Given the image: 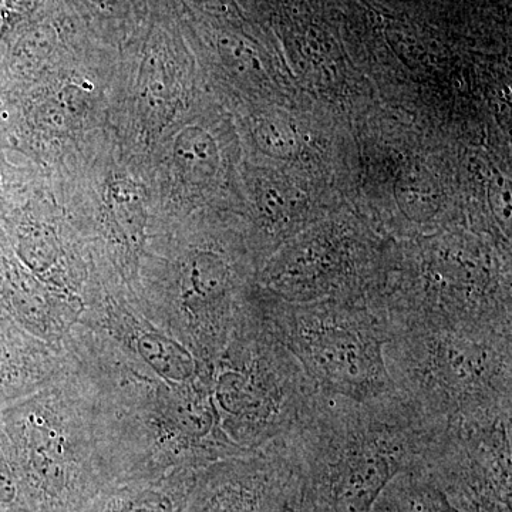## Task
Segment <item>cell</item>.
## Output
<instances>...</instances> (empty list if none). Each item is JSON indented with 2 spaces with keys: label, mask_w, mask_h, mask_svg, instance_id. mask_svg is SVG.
<instances>
[{
  "label": "cell",
  "mask_w": 512,
  "mask_h": 512,
  "mask_svg": "<svg viewBox=\"0 0 512 512\" xmlns=\"http://www.w3.org/2000/svg\"><path fill=\"white\" fill-rule=\"evenodd\" d=\"M443 427L399 393L370 403L318 396L278 440L299 512H370L394 477L426 461Z\"/></svg>",
  "instance_id": "1"
},
{
  "label": "cell",
  "mask_w": 512,
  "mask_h": 512,
  "mask_svg": "<svg viewBox=\"0 0 512 512\" xmlns=\"http://www.w3.org/2000/svg\"><path fill=\"white\" fill-rule=\"evenodd\" d=\"M394 389L441 427L512 413V325L389 323Z\"/></svg>",
  "instance_id": "2"
},
{
  "label": "cell",
  "mask_w": 512,
  "mask_h": 512,
  "mask_svg": "<svg viewBox=\"0 0 512 512\" xmlns=\"http://www.w3.org/2000/svg\"><path fill=\"white\" fill-rule=\"evenodd\" d=\"M211 396L225 436L248 454L288 437L319 394L252 299L212 363Z\"/></svg>",
  "instance_id": "3"
},
{
  "label": "cell",
  "mask_w": 512,
  "mask_h": 512,
  "mask_svg": "<svg viewBox=\"0 0 512 512\" xmlns=\"http://www.w3.org/2000/svg\"><path fill=\"white\" fill-rule=\"evenodd\" d=\"M320 396L370 403L396 394L384 346L390 325L372 303L254 299Z\"/></svg>",
  "instance_id": "4"
},
{
  "label": "cell",
  "mask_w": 512,
  "mask_h": 512,
  "mask_svg": "<svg viewBox=\"0 0 512 512\" xmlns=\"http://www.w3.org/2000/svg\"><path fill=\"white\" fill-rule=\"evenodd\" d=\"M345 232L326 229L293 244L275 262L269 285L275 296L292 303L322 301L372 303L366 288L365 249Z\"/></svg>",
  "instance_id": "5"
},
{
  "label": "cell",
  "mask_w": 512,
  "mask_h": 512,
  "mask_svg": "<svg viewBox=\"0 0 512 512\" xmlns=\"http://www.w3.org/2000/svg\"><path fill=\"white\" fill-rule=\"evenodd\" d=\"M39 350L15 319L0 311V406L28 396L40 383Z\"/></svg>",
  "instance_id": "6"
},
{
  "label": "cell",
  "mask_w": 512,
  "mask_h": 512,
  "mask_svg": "<svg viewBox=\"0 0 512 512\" xmlns=\"http://www.w3.org/2000/svg\"><path fill=\"white\" fill-rule=\"evenodd\" d=\"M370 512H458L424 464L404 471L384 488Z\"/></svg>",
  "instance_id": "7"
},
{
  "label": "cell",
  "mask_w": 512,
  "mask_h": 512,
  "mask_svg": "<svg viewBox=\"0 0 512 512\" xmlns=\"http://www.w3.org/2000/svg\"><path fill=\"white\" fill-rule=\"evenodd\" d=\"M119 512H173V504L167 497L148 494L128 501Z\"/></svg>",
  "instance_id": "8"
},
{
  "label": "cell",
  "mask_w": 512,
  "mask_h": 512,
  "mask_svg": "<svg viewBox=\"0 0 512 512\" xmlns=\"http://www.w3.org/2000/svg\"><path fill=\"white\" fill-rule=\"evenodd\" d=\"M281 512H299V511H298V508H296V504L292 503V504L286 505L284 510H282Z\"/></svg>",
  "instance_id": "9"
}]
</instances>
